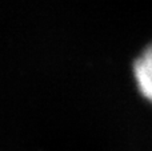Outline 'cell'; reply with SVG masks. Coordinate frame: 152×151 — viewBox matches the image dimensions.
Listing matches in <instances>:
<instances>
[{"label": "cell", "instance_id": "cell-1", "mask_svg": "<svg viewBox=\"0 0 152 151\" xmlns=\"http://www.w3.org/2000/svg\"><path fill=\"white\" fill-rule=\"evenodd\" d=\"M134 76L142 95L152 103V43L135 62Z\"/></svg>", "mask_w": 152, "mask_h": 151}]
</instances>
